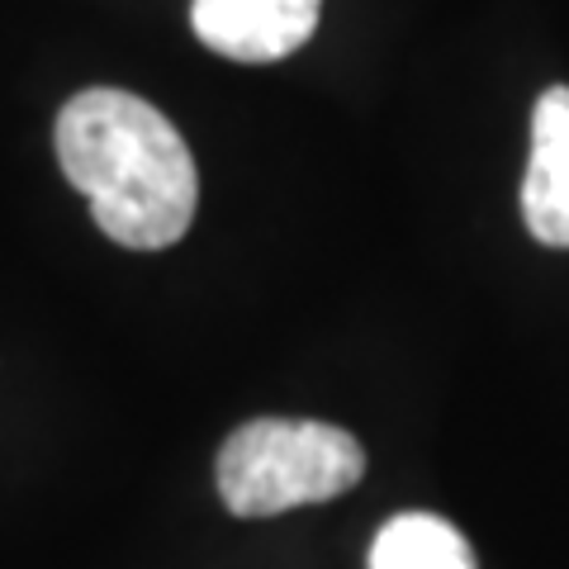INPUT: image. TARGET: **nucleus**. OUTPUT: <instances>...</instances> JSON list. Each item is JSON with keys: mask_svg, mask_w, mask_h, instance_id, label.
I'll return each instance as SVG.
<instances>
[{"mask_svg": "<svg viewBox=\"0 0 569 569\" xmlns=\"http://www.w3.org/2000/svg\"><path fill=\"white\" fill-rule=\"evenodd\" d=\"M522 219L546 247H569V86L541 91L531 110V162L522 181Z\"/></svg>", "mask_w": 569, "mask_h": 569, "instance_id": "nucleus-4", "label": "nucleus"}, {"mask_svg": "<svg viewBox=\"0 0 569 569\" xmlns=\"http://www.w3.org/2000/svg\"><path fill=\"white\" fill-rule=\"evenodd\" d=\"M366 451L351 432L313 418H252L219 451V493L238 518L328 503L361 485Z\"/></svg>", "mask_w": 569, "mask_h": 569, "instance_id": "nucleus-2", "label": "nucleus"}, {"mask_svg": "<svg viewBox=\"0 0 569 569\" xmlns=\"http://www.w3.org/2000/svg\"><path fill=\"white\" fill-rule=\"evenodd\" d=\"M323 0H194L190 24L200 43L233 62H280L299 52L313 29Z\"/></svg>", "mask_w": 569, "mask_h": 569, "instance_id": "nucleus-3", "label": "nucleus"}, {"mask_svg": "<svg viewBox=\"0 0 569 569\" xmlns=\"http://www.w3.org/2000/svg\"><path fill=\"white\" fill-rule=\"evenodd\" d=\"M370 569H479L466 531L437 512H399L370 541Z\"/></svg>", "mask_w": 569, "mask_h": 569, "instance_id": "nucleus-5", "label": "nucleus"}, {"mask_svg": "<svg viewBox=\"0 0 569 569\" xmlns=\"http://www.w3.org/2000/svg\"><path fill=\"white\" fill-rule=\"evenodd\" d=\"M58 162L77 186L104 238L133 252L181 242L200 204V171L181 129L114 86H96L62 104Z\"/></svg>", "mask_w": 569, "mask_h": 569, "instance_id": "nucleus-1", "label": "nucleus"}]
</instances>
